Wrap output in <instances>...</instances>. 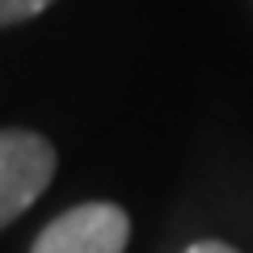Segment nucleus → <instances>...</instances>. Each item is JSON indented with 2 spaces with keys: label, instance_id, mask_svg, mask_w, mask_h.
<instances>
[{
  "label": "nucleus",
  "instance_id": "f257e3e1",
  "mask_svg": "<svg viewBox=\"0 0 253 253\" xmlns=\"http://www.w3.org/2000/svg\"><path fill=\"white\" fill-rule=\"evenodd\" d=\"M55 177V148L38 131L4 126L0 131V228L38 203Z\"/></svg>",
  "mask_w": 253,
  "mask_h": 253
},
{
  "label": "nucleus",
  "instance_id": "f03ea898",
  "mask_svg": "<svg viewBox=\"0 0 253 253\" xmlns=\"http://www.w3.org/2000/svg\"><path fill=\"white\" fill-rule=\"evenodd\" d=\"M131 241V219L114 203H81L38 232L30 253H123Z\"/></svg>",
  "mask_w": 253,
  "mask_h": 253
},
{
  "label": "nucleus",
  "instance_id": "7ed1b4c3",
  "mask_svg": "<svg viewBox=\"0 0 253 253\" xmlns=\"http://www.w3.org/2000/svg\"><path fill=\"white\" fill-rule=\"evenodd\" d=\"M55 0H0V26H17V21L38 17L42 9H51Z\"/></svg>",
  "mask_w": 253,
  "mask_h": 253
},
{
  "label": "nucleus",
  "instance_id": "20e7f679",
  "mask_svg": "<svg viewBox=\"0 0 253 253\" xmlns=\"http://www.w3.org/2000/svg\"><path fill=\"white\" fill-rule=\"evenodd\" d=\"M186 253H236V249H232V245H224V241H194Z\"/></svg>",
  "mask_w": 253,
  "mask_h": 253
}]
</instances>
